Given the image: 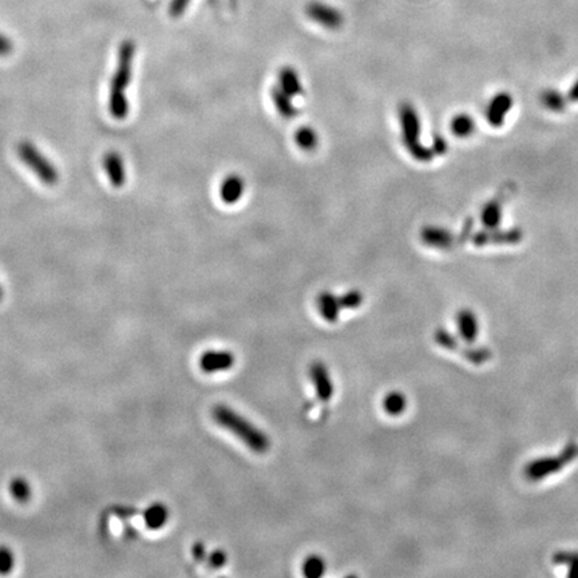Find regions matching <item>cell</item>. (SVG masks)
Returning <instances> with one entry per match:
<instances>
[{
	"label": "cell",
	"instance_id": "obj_1",
	"mask_svg": "<svg viewBox=\"0 0 578 578\" xmlns=\"http://www.w3.org/2000/svg\"><path fill=\"white\" fill-rule=\"evenodd\" d=\"M211 416L219 426L228 430L229 433L237 436L251 451L256 454L267 453L270 447V442L266 434L252 422H249L241 414L232 410L226 404H217L211 410Z\"/></svg>",
	"mask_w": 578,
	"mask_h": 578
},
{
	"label": "cell",
	"instance_id": "obj_2",
	"mask_svg": "<svg viewBox=\"0 0 578 578\" xmlns=\"http://www.w3.org/2000/svg\"><path fill=\"white\" fill-rule=\"evenodd\" d=\"M401 140L407 152L419 162H431L434 152L421 142V118L411 103L404 102L399 106Z\"/></svg>",
	"mask_w": 578,
	"mask_h": 578
},
{
	"label": "cell",
	"instance_id": "obj_3",
	"mask_svg": "<svg viewBox=\"0 0 578 578\" xmlns=\"http://www.w3.org/2000/svg\"><path fill=\"white\" fill-rule=\"evenodd\" d=\"M18 156L23 164L28 167L45 185L54 186L59 181V173L56 165L30 141H22L16 147Z\"/></svg>",
	"mask_w": 578,
	"mask_h": 578
},
{
	"label": "cell",
	"instance_id": "obj_4",
	"mask_svg": "<svg viewBox=\"0 0 578 578\" xmlns=\"http://www.w3.org/2000/svg\"><path fill=\"white\" fill-rule=\"evenodd\" d=\"M578 456V447L576 445H569L562 450L558 456H547L530 462L525 467V475L530 480H540L546 478L555 473H558L561 468L570 463Z\"/></svg>",
	"mask_w": 578,
	"mask_h": 578
},
{
	"label": "cell",
	"instance_id": "obj_5",
	"mask_svg": "<svg viewBox=\"0 0 578 578\" xmlns=\"http://www.w3.org/2000/svg\"><path fill=\"white\" fill-rule=\"evenodd\" d=\"M135 45L133 41H125L118 51V63L112 75L110 94L125 95L133 77V61Z\"/></svg>",
	"mask_w": 578,
	"mask_h": 578
},
{
	"label": "cell",
	"instance_id": "obj_6",
	"mask_svg": "<svg viewBox=\"0 0 578 578\" xmlns=\"http://www.w3.org/2000/svg\"><path fill=\"white\" fill-rule=\"evenodd\" d=\"M523 233L521 229H485L473 236V244L477 246H486V245H514L521 243Z\"/></svg>",
	"mask_w": 578,
	"mask_h": 578
},
{
	"label": "cell",
	"instance_id": "obj_7",
	"mask_svg": "<svg viewBox=\"0 0 578 578\" xmlns=\"http://www.w3.org/2000/svg\"><path fill=\"white\" fill-rule=\"evenodd\" d=\"M305 14L313 22L320 24L325 28H330V30H336V28L342 27V24L345 22L342 12L335 7L324 4L320 1L310 3L305 7Z\"/></svg>",
	"mask_w": 578,
	"mask_h": 578
},
{
	"label": "cell",
	"instance_id": "obj_8",
	"mask_svg": "<svg viewBox=\"0 0 578 578\" xmlns=\"http://www.w3.org/2000/svg\"><path fill=\"white\" fill-rule=\"evenodd\" d=\"M310 378L315 386L319 401H331L334 395V382L330 377L325 364L322 362H313L310 367Z\"/></svg>",
	"mask_w": 578,
	"mask_h": 578
},
{
	"label": "cell",
	"instance_id": "obj_9",
	"mask_svg": "<svg viewBox=\"0 0 578 578\" xmlns=\"http://www.w3.org/2000/svg\"><path fill=\"white\" fill-rule=\"evenodd\" d=\"M512 95L506 91H500L490 100L488 109H486V120L493 127H500L505 121L506 115L512 110Z\"/></svg>",
	"mask_w": 578,
	"mask_h": 578
},
{
	"label": "cell",
	"instance_id": "obj_10",
	"mask_svg": "<svg viewBox=\"0 0 578 578\" xmlns=\"http://www.w3.org/2000/svg\"><path fill=\"white\" fill-rule=\"evenodd\" d=\"M234 357L231 351H206L200 356L199 364L205 374H216L221 371H228L233 367Z\"/></svg>",
	"mask_w": 578,
	"mask_h": 578
},
{
	"label": "cell",
	"instance_id": "obj_11",
	"mask_svg": "<svg viewBox=\"0 0 578 578\" xmlns=\"http://www.w3.org/2000/svg\"><path fill=\"white\" fill-rule=\"evenodd\" d=\"M423 243L439 251H448L456 244V236L441 226H426L421 232Z\"/></svg>",
	"mask_w": 578,
	"mask_h": 578
},
{
	"label": "cell",
	"instance_id": "obj_12",
	"mask_svg": "<svg viewBox=\"0 0 578 578\" xmlns=\"http://www.w3.org/2000/svg\"><path fill=\"white\" fill-rule=\"evenodd\" d=\"M103 167L114 188H122L126 181V172L123 165L122 157L117 152H107L103 156Z\"/></svg>",
	"mask_w": 578,
	"mask_h": 578
},
{
	"label": "cell",
	"instance_id": "obj_13",
	"mask_svg": "<svg viewBox=\"0 0 578 578\" xmlns=\"http://www.w3.org/2000/svg\"><path fill=\"white\" fill-rule=\"evenodd\" d=\"M456 327L462 340L468 345H473L478 336V320L474 312L470 310H462L456 315Z\"/></svg>",
	"mask_w": 578,
	"mask_h": 578
},
{
	"label": "cell",
	"instance_id": "obj_14",
	"mask_svg": "<svg viewBox=\"0 0 578 578\" xmlns=\"http://www.w3.org/2000/svg\"><path fill=\"white\" fill-rule=\"evenodd\" d=\"M245 182L243 178L237 174H231L224 179L220 186V197L221 200L228 204L233 205L240 200L244 194Z\"/></svg>",
	"mask_w": 578,
	"mask_h": 578
},
{
	"label": "cell",
	"instance_id": "obj_15",
	"mask_svg": "<svg viewBox=\"0 0 578 578\" xmlns=\"http://www.w3.org/2000/svg\"><path fill=\"white\" fill-rule=\"evenodd\" d=\"M317 310L325 322H336L342 310L339 298L331 292H322L317 296Z\"/></svg>",
	"mask_w": 578,
	"mask_h": 578
},
{
	"label": "cell",
	"instance_id": "obj_16",
	"mask_svg": "<svg viewBox=\"0 0 578 578\" xmlns=\"http://www.w3.org/2000/svg\"><path fill=\"white\" fill-rule=\"evenodd\" d=\"M280 89L285 91L290 97L300 95L303 93V85L299 74L292 67H283L278 74Z\"/></svg>",
	"mask_w": 578,
	"mask_h": 578
},
{
	"label": "cell",
	"instance_id": "obj_17",
	"mask_svg": "<svg viewBox=\"0 0 578 578\" xmlns=\"http://www.w3.org/2000/svg\"><path fill=\"white\" fill-rule=\"evenodd\" d=\"M272 100L275 103L276 110L283 118L292 120L298 115V109L292 102V97L280 88H275L272 90Z\"/></svg>",
	"mask_w": 578,
	"mask_h": 578
},
{
	"label": "cell",
	"instance_id": "obj_18",
	"mask_svg": "<svg viewBox=\"0 0 578 578\" xmlns=\"http://www.w3.org/2000/svg\"><path fill=\"white\" fill-rule=\"evenodd\" d=\"M480 221L486 229H494L500 226L502 221V205L500 201H489L483 206V209L480 211Z\"/></svg>",
	"mask_w": 578,
	"mask_h": 578
},
{
	"label": "cell",
	"instance_id": "obj_19",
	"mask_svg": "<svg viewBox=\"0 0 578 578\" xmlns=\"http://www.w3.org/2000/svg\"><path fill=\"white\" fill-rule=\"evenodd\" d=\"M450 127L458 138H467L475 132V121L466 112H461L451 120Z\"/></svg>",
	"mask_w": 578,
	"mask_h": 578
},
{
	"label": "cell",
	"instance_id": "obj_20",
	"mask_svg": "<svg viewBox=\"0 0 578 578\" xmlns=\"http://www.w3.org/2000/svg\"><path fill=\"white\" fill-rule=\"evenodd\" d=\"M169 512L167 506L162 503H154L144 512V522L150 529H159L167 521Z\"/></svg>",
	"mask_w": 578,
	"mask_h": 578
},
{
	"label": "cell",
	"instance_id": "obj_21",
	"mask_svg": "<svg viewBox=\"0 0 578 578\" xmlns=\"http://www.w3.org/2000/svg\"><path fill=\"white\" fill-rule=\"evenodd\" d=\"M542 106L553 112H564L567 109V98L555 89L545 90L541 94Z\"/></svg>",
	"mask_w": 578,
	"mask_h": 578
},
{
	"label": "cell",
	"instance_id": "obj_22",
	"mask_svg": "<svg viewBox=\"0 0 578 578\" xmlns=\"http://www.w3.org/2000/svg\"><path fill=\"white\" fill-rule=\"evenodd\" d=\"M295 142L304 152H312L319 144V135L310 126H303L295 133Z\"/></svg>",
	"mask_w": 578,
	"mask_h": 578
},
{
	"label": "cell",
	"instance_id": "obj_23",
	"mask_svg": "<svg viewBox=\"0 0 578 578\" xmlns=\"http://www.w3.org/2000/svg\"><path fill=\"white\" fill-rule=\"evenodd\" d=\"M406 406H407V399L399 391L389 392L383 399V409L391 416L401 415V412L406 410Z\"/></svg>",
	"mask_w": 578,
	"mask_h": 578
},
{
	"label": "cell",
	"instance_id": "obj_24",
	"mask_svg": "<svg viewBox=\"0 0 578 578\" xmlns=\"http://www.w3.org/2000/svg\"><path fill=\"white\" fill-rule=\"evenodd\" d=\"M109 110L115 120L122 121L130 112V103L126 95H112L109 98Z\"/></svg>",
	"mask_w": 578,
	"mask_h": 578
},
{
	"label": "cell",
	"instance_id": "obj_25",
	"mask_svg": "<svg viewBox=\"0 0 578 578\" xmlns=\"http://www.w3.org/2000/svg\"><path fill=\"white\" fill-rule=\"evenodd\" d=\"M325 562L322 557L310 556L303 564V574L308 578H317L324 574Z\"/></svg>",
	"mask_w": 578,
	"mask_h": 578
},
{
	"label": "cell",
	"instance_id": "obj_26",
	"mask_svg": "<svg viewBox=\"0 0 578 578\" xmlns=\"http://www.w3.org/2000/svg\"><path fill=\"white\" fill-rule=\"evenodd\" d=\"M462 356H463L466 360H468L470 363L479 366V364H483V363H486L488 360H490L491 352H490L488 348H485V347H478V348L468 347V348L462 350Z\"/></svg>",
	"mask_w": 578,
	"mask_h": 578
},
{
	"label": "cell",
	"instance_id": "obj_27",
	"mask_svg": "<svg viewBox=\"0 0 578 578\" xmlns=\"http://www.w3.org/2000/svg\"><path fill=\"white\" fill-rule=\"evenodd\" d=\"M10 491L12 497L19 502H27L31 497V488L24 478L12 479Z\"/></svg>",
	"mask_w": 578,
	"mask_h": 578
},
{
	"label": "cell",
	"instance_id": "obj_28",
	"mask_svg": "<svg viewBox=\"0 0 578 578\" xmlns=\"http://www.w3.org/2000/svg\"><path fill=\"white\" fill-rule=\"evenodd\" d=\"M339 301H340V307L343 310H355V308L362 305L363 295L359 290L352 289V290L347 292L343 296H340Z\"/></svg>",
	"mask_w": 578,
	"mask_h": 578
},
{
	"label": "cell",
	"instance_id": "obj_29",
	"mask_svg": "<svg viewBox=\"0 0 578 578\" xmlns=\"http://www.w3.org/2000/svg\"><path fill=\"white\" fill-rule=\"evenodd\" d=\"M435 342L446 350H456L458 348V340L454 335L450 334L445 328H439L435 331Z\"/></svg>",
	"mask_w": 578,
	"mask_h": 578
},
{
	"label": "cell",
	"instance_id": "obj_30",
	"mask_svg": "<svg viewBox=\"0 0 578 578\" xmlns=\"http://www.w3.org/2000/svg\"><path fill=\"white\" fill-rule=\"evenodd\" d=\"M14 567V555L9 547L0 546V573L7 574Z\"/></svg>",
	"mask_w": 578,
	"mask_h": 578
},
{
	"label": "cell",
	"instance_id": "obj_31",
	"mask_svg": "<svg viewBox=\"0 0 578 578\" xmlns=\"http://www.w3.org/2000/svg\"><path fill=\"white\" fill-rule=\"evenodd\" d=\"M190 0H172V3H170V6H169V14L173 16V18H178V16H181L185 10L188 9V6H189Z\"/></svg>",
	"mask_w": 578,
	"mask_h": 578
},
{
	"label": "cell",
	"instance_id": "obj_32",
	"mask_svg": "<svg viewBox=\"0 0 578 578\" xmlns=\"http://www.w3.org/2000/svg\"><path fill=\"white\" fill-rule=\"evenodd\" d=\"M208 562L213 569H220L226 564V555L223 550H214L208 556Z\"/></svg>",
	"mask_w": 578,
	"mask_h": 578
},
{
	"label": "cell",
	"instance_id": "obj_33",
	"mask_svg": "<svg viewBox=\"0 0 578 578\" xmlns=\"http://www.w3.org/2000/svg\"><path fill=\"white\" fill-rule=\"evenodd\" d=\"M433 149L434 154H439V156H442V154H445L446 152H447V142H446L445 138L442 137V135H435L433 140Z\"/></svg>",
	"mask_w": 578,
	"mask_h": 578
},
{
	"label": "cell",
	"instance_id": "obj_34",
	"mask_svg": "<svg viewBox=\"0 0 578 578\" xmlns=\"http://www.w3.org/2000/svg\"><path fill=\"white\" fill-rule=\"evenodd\" d=\"M12 51H14V45H12L11 41L6 35L0 33V56H9Z\"/></svg>",
	"mask_w": 578,
	"mask_h": 578
},
{
	"label": "cell",
	"instance_id": "obj_35",
	"mask_svg": "<svg viewBox=\"0 0 578 578\" xmlns=\"http://www.w3.org/2000/svg\"><path fill=\"white\" fill-rule=\"evenodd\" d=\"M574 556V553H567V552H559V553H557L555 558H553V561H555V564H558V565H567L569 562H570V559L573 558Z\"/></svg>",
	"mask_w": 578,
	"mask_h": 578
},
{
	"label": "cell",
	"instance_id": "obj_36",
	"mask_svg": "<svg viewBox=\"0 0 578 578\" xmlns=\"http://www.w3.org/2000/svg\"><path fill=\"white\" fill-rule=\"evenodd\" d=\"M193 557L197 559V561H204L205 558H206V549H205V545H202V544H196V545L193 546Z\"/></svg>",
	"mask_w": 578,
	"mask_h": 578
},
{
	"label": "cell",
	"instance_id": "obj_37",
	"mask_svg": "<svg viewBox=\"0 0 578 578\" xmlns=\"http://www.w3.org/2000/svg\"><path fill=\"white\" fill-rule=\"evenodd\" d=\"M567 565H569L567 577L578 578V555H574Z\"/></svg>",
	"mask_w": 578,
	"mask_h": 578
},
{
	"label": "cell",
	"instance_id": "obj_38",
	"mask_svg": "<svg viewBox=\"0 0 578 578\" xmlns=\"http://www.w3.org/2000/svg\"><path fill=\"white\" fill-rule=\"evenodd\" d=\"M567 100L570 102H578V79L573 83V86L569 90L567 93Z\"/></svg>",
	"mask_w": 578,
	"mask_h": 578
},
{
	"label": "cell",
	"instance_id": "obj_39",
	"mask_svg": "<svg viewBox=\"0 0 578 578\" xmlns=\"http://www.w3.org/2000/svg\"><path fill=\"white\" fill-rule=\"evenodd\" d=\"M1 299H3V289L0 287V301H1Z\"/></svg>",
	"mask_w": 578,
	"mask_h": 578
}]
</instances>
